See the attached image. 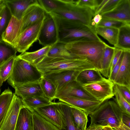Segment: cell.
<instances>
[{
	"label": "cell",
	"mask_w": 130,
	"mask_h": 130,
	"mask_svg": "<svg viewBox=\"0 0 130 130\" xmlns=\"http://www.w3.org/2000/svg\"><path fill=\"white\" fill-rule=\"evenodd\" d=\"M52 13L55 17L57 24L58 42L67 43L85 39L101 40L93 27L65 20Z\"/></svg>",
	"instance_id": "obj_1"
},
{
	"label": "cell",
	"mask_w": 130,
	"mask_h": 130,
	"mask_svg": "<svg viewBox=\"0 0 130 130\" xmlns=\"http://www.w3.org/2000/svg\"><path fill=\"white\" fill-rule=\"evenodd\" d=\"M107 45L102 40L85 39L66 43L65 46L73 55L87 59L100 72L102 59Z\"/></svg>",
	"instance_id": "obj_2"
},
{
	"label": "cell",
	"mask_w": 130,
	"mask_h": 130,
	"mask_svg": "<svg viewBox=\"0 0 130 130\" xmlns=\"http://www.w3.org/2000/svg\"><path fill=\"white\" fill-rule=\"evenodd\" d=\"M36 66L43 76L50 73L71 70L96 69L87 59H69L46 56Z\"/></svg>",
	"instance_id": "obj_3"
},
{
	"label": "cell",
	"mask_w": 130,
	"mask_h": 130,
	"mask_svg": "<svg viewBox=\"0 0 130 130\" xmlns=\"http://www.w3.org/2000/svg\"><path fill=\"white\" fill-rule=\"evenodd\" d=\"M59 1V7L52 13L65 20L91 26V21L94 16L93 11L87 8L77 6L76 1Z\"/></svg>",
	"instance_id": "obj_4"
},
{
	"label": "cell",
	"mask_w": 130,
	"mask_h": 130,
	"mask_svg": "<svg viewBox=\"0 0 130 130\" xmlns=\"http://www.w3.org/2000/svg\"><path fill=\"white\" fill-rule=\"evenodd\" d=\"M123 113L115 101L107 100L89 115L90 124L108 125L113 128H117L122 122Z\"/></svg>",
	"instance_id": "obj_5"
},
{
	"label": "cell",
	"mask_w": 130,
	"mask_h": 130,
	"mask_svg": "<svg viewBox=\"0 0 130 130\" xmlns=\"http://www.w3.org/2000/svg\"><path fill=\"white\" fill-rule=\"evenodd\" d=\"M43 74L35 65L17 56L11 74L8 79L9 84L14 88L17 85L39 82Z\"/></svg>",
	"instance_id": "obj_6"
},
{
	"label": "cell",
	"mask_w": 130,
	"mask_h": 130,
	"mask_svg": "<svg viewBox=\"0 0 130 130\" xmlns=\"http://www.w3.org/2000/svg\"><path fill=\"white\" fill-rule=\"evenodd\" d=\"M38 40L39 43L44 47L52 46L58 42L57 24L52 13L46 12Z\"/></svg>",
	"instance_id": "obj_7"
},
{
	"label": "cell",
	"mask_w": 130,
	"mask_h": 130,
	"mask_svg": "<svg viewBox=\"0 0 130 130\" xmlns=\"http://www.w3.org/2000/svg\"><path fill=\"white\" fill-rule=\"evenodd\" d=\"M114 84L108 79L83 85L84 88L98 101L104 103L115 96Z\"/></svg>",
	"instance_id": "obj_8"
},
{
	"label": "cell",
	"mask_w": 130,
	"mask_h": 130,
	"mask_svg": "<svg viewBox=\"0 0 130 130\" xmlns=\"http://www.w3.org/2000/svg\"><path fill=\"white\" fill-rule=\"evenodd\" d=\"M44 19L34 24L22 32L15 47L17 51L21 53L26 52L38 40Z\"/></svg>",
	"instance_id": "obj_9"
},
{
	"label": "cell",
	"mask_w": 130,
	"mask_h": 130,
	"mask_svg": "<svg viewBox=\"0 0 130 130\" xmlns=\"http://www.w3.org/2000/svg\"><path fill=\"white\" fill-rule=\"evenodd\" d=\"M68 96L81 98L93 101H99L85 90L82 85L76 80L67 83L58 89L55 99Z\"/></svg>",
	"instance_id": "obj_10"
},
{
	"label": "cell",
	"mask_w": 130,
	"mask_h": 130,
	"mask_svg": "<svg viewBox=\"0 0 130 130\" xmlns=\"http://www.w3.org/2000/svg\"><path fill=\"white\" fill-rule=\"evenodd\" d=\"M23 106L22 99L14 93L12 103L0 124V130H14L20 111Z\"/></svg>",
	"instance_id": "obj_11"
},
{
	"label": "cell",
	"mask_w": 130,
	"mask_h": 130,
	"mask_svg": "<svg viewBox=\"0 0 130 130\" xmlns=\"http://www.w3.org/2000/svg\"><path fill=\"white\" fill-rule=\"evenodd\" d=\"M22 27L21 20H19L12 16L8 26L0 36V40H2L15 48L22 32Z\"/></svg>",
	"instance_id": "obj_12"
},
{
	"label": "cell",
	"mask_w": 130,
	"mask_h": 130,
	"mask_svg": "<svg viewBox=\"0 0 130 130\" xmlns=\"http://www.w3.org/2000/svg\"><path fill=\"white\" fill-rule=\"evenodd\" d=\"M101 14L103 19L130 23V0H121L112 10Z\"/></svg>",
	"instance_id": "obj_13"
},
{
	"label": "cell",
	"mask_w": 130,
	"mask_h": 130,
	"mask_svg": "<svg viewBox=\"0 0 130 130\" xmlns=\"http://www.w3.org/2000/svg\"><path fill=\"white\" fill-rule=\"evenodd\" d=\"M34 110L59 129L61 128L62 120L57 102H52L49 104L36 108Z\"/></svg>",
	"instance_id": "obj_14"
},
{
	"label": "cell",
	"mask_w": 130,
	"mask_h": 130,
	"mask_svg": "<svg viewBox=\"0 0 130 130\" xmlns=\"http://www.w3.org/2000/svg\"><path fill=\"white\" fill-rule=\"evenodd\" d=\"M59 101L79 108L89 115L103 103L99 101H93L75 97H65L58 99Z\"/></svg>",
	"instance_id": "obj_15"
},
{
	"label": "cell",
	"mask_w": 130,
	"mask_h": 130,
	"mask_svg": "<svg viewBox=\"0 0 130 130\" xmlns=\"http://www.w3.org/2000/svg\"><path fill=\"white\" fill-rule=\"evenodd\" d=\"M45 14V10L38 3L30 5L22 16V31L34 24L44 19Z\"/></svg>",
	"instance_id": "obj_16"
},
{
	"label": "cell",
	"mask_w": 130,
	"mask_h": 130,
	"mask_svg": "<svg viewBox=\"0 0 130 130\" xmlns=\"http://www.w3.org/2000/svg\"><path fill=\"white\" fill-rule=\"evenodd\" d=\"M113 83L130 89V51L124 50L121 64Z\"/></svg>",
	"instance_id": "obj_17"
},
{
	"label": "cell",
	"mask_w": 130,
	"mask_h": 130,
	"mask_svg": "<svg viewBox=\"0 0 130 130\" xmlns=\"http://www.w3.org/2000/svg\"><path fill=\"white\" fill-rule=\"evenodd\" d=\"M80 72L76 71H69L51 73L44 75L43 77L53 83L57 90L67 83L76 80Z\"/></svg>",
	"instance_id": "obj_18"
},
{
	"label": "cell",
	"mask_w": 130,
	"mask_h": 130,
	"mask_svg": "<svg viewBox=\"0 0 130 130\" xmlns=\"http://www.w3.org/2000/svg\"><path fill=\"white\" fill-rule=\"evenodd\" d=\"M15 93L22 99L33 96H43L44 94L39 82L28 83L16 86Z\"/></svg>",
	"instance_id": "obj_19"
},
{
	"label": "cell",
	"mask_w": 130,
	"mask_h": 130,
	"mask_svg": "<svg viewBox=\"0 0 130 130\" xmlns=\"http://www.w3.org/2000/svg\"><path fill=\"white\" fill-rule=\"evenodd\" d=\"M5 0L12 15L19 20H21L23 13L30 5L38 3L36 0Z\"/></svg>",
	"instance_id": "obj_20"
},
{
	"label": "cell",
	"mask_w": 130,
	"mask_h": 130,
	"mask_svg": "<svg viewBox=\"0 0 130 130\" xmlns=\"http://www.w3.org/2000/svg\"><path fill=\"white\" fill-rule=\"evenodd\" d=\"M57 102L62 120V126L59 130H78L73 119L71 106L61 102Z\"/></svg>",
	"instance_id": "obj_21"
},
{
	"label": "cell",
	"mask_w": 130,
	"mask_h": 130,
	"mask_svg": "<svg viewBox=\"0 0 130 130\" xmlns=\"http://www.w3.org/2000/svg\"><path fill=\"white\" fill-rule=\"evenodd\" d=\"M14 130H33L32 112L23 105L20 111Z\"/></svg>",
	"instance_id": "obj_22"
},
{
	"label": "cell",
	"mask_w": 130,
	"mask_h": 130,
	"mask_svg": "<svg viewBox=\"0 0 130 130\" xmlns=\"http://www.w3.org/2000/svg\"><path fill=\"white\" fill-rule=\"evenodd\" d=\"M104 78L96 69H89L80 72L76 80L83 85L101 81Z\"/></svg>",
	"instance_id": "obj_23"
},
{
	"label": "cell",
	"mask_w": 130,
	"mask_h": 130,
	"mask_svg": "<svg viewBox=\"0 0 130 130\" xmlns=\"http://www.w3.org/2000/svg\"><path fill=\"white\" fill-rule=\"evenodd\" d=\"M52 46H44L32 52H25L18 56L34 65H36L46 56Z\"/></svg>",
	"instance_id": "obj_24"
},
{
	"label": "cell",
	"mask_w": 130,
	"mask_h": 130,
	"mask_svg": "<svg viewBox=\"0 0 130 130\" xmlns=\"http://www.w3.org/2000/svg\"><path fill=\"white\" fill-rule=\"evenodd\" d=\"M66 43L58 42L52 46L47 55V56L69 59H86L71 53L65 46Z\"/></svg>",
	"instance_id": "obj_25"
},
{
	"label": "cell",
	"mask_w": 130,
	"mask_h": 130,
	"mask_svg": "<svg viewBox=\"0 0 130 130\" xmlns=\"http://www.w3.org/2000/svg\"><path fill=\"white\" fill-rule=\"evenodd\" d=\"M114 47L130 51V23H126L119 29L117 43Z\"/></svg>",
	"instance_id": "obj_26"
},
{
	"label": "cell",
	"mask_w": 130,
	"mask_h": 130,
	"mask_svg": "<svg viewBox=\"0 0 130 130\" xmlns=\"http://www.w3.org/2000/svg\"><path fill=\"white\" fill-rule=\"evenodd\" d=\"M115 47L107 44L106 46L101 61V73L108 78L109 75V71L112 58L115 52Z\"/></svg>",
	"instance_id": "obj_27"
},
{
	"label": "cell",
	"mask_w": 130,
	"mask_h": 130,
	"mask_svg": "<svg viewBox=\"0 0 130 130\" xmlns=\"http://www.w3.org/2000/svg\"><path fill=\"white\" fill-rule=\"evenodd\" d=\"M14 98L13 93L9 87L6 89L0 95V124L9 108Z\"/></svg>",
	"instance_id": "obj_28"
},
{
	"label": "cell",
	"mask_w": 130,
	"mask_h": 130,
	"mask_svg": "<svg viewBox=\"0 0 130 130\" xmlns=\"http://www.w3.org/2000/svg\"><path fill=\"white\" fill-rule=\"evenodd\" d=\"M23 105L32 111L36 108L46 106L51 103L47 98L43 96H33L22 99Z\"/></svg>",
	"instance_id": "obj_29"
},
{
	"label": "cell",
	"mask_w": 130,
	"mask_h": 130,
	"mask_svg": "<svg viewBox=\"0 0 130 130\" xmlns=\"http://www.w3.org/2000/svg\"><path fill=\"white\" fill-rule=\"evenodd\" d=\"M95 29L97 34L102 37L114 47L116 46L118 40L119 29L98 26L95 28Z\"/></svg>",
	"instance_id": "obj_30"
},
{
	"label": "cell",
	"mask_w": 130,
	"mask_h": 130,
	"mask_svg": "<svg viewBox=\"0 0 130 130\" xmlns=\"http://www.w3.org/2000/svg\"><path fill=\"white\" fill-rule=\"evenodd\" d=\"M71 107L73 119L77 128L78 130H86L88 115L79 108L71 106Z\"/></svg>",
	"instance_id": "obj_31"
},
{
	"label": "cell",
	"mask_w": 130,
	"mask_h": 130,
	"mask_svg": "<svg viewBox=\"0 0 130 130\" xmlns=\"http://www.w3.org/2000/svg\"><path fill=\"white\" fill-rule=\"evenodd\" d=\"M32 113L33 130H59L57 127L41 117L34 110Z\"/></svg>",
	"instance_id": "obj_32"
},
{
	"label": "cell",
	"mask_w": 130,
	"mask_h": 130,
	"mask_svg": "<svg viewBox=\"0 0 130 130\" xmlns=\"http://www.w3.org/2000/svg\"><path fill=\"white\" fill-rule=\"evenodd\" d=\"M5 0H0V36L8 26L12 17Z\"/></svg>",
	"instance_id": "obj_33"
},
{
	"label": "cell",
	"mask_w": 130,
	"mask_h": 130,
	"mask_svg": "<svg viewBox=\"0 0 130 130\" xmlns=\"http://www.w3.org/2000/svg\"><path fill=\"white\" fill-rule=\"evenodd\" d=\"M15 48L2 40H0V65L13 56H16Z\"/></svg>",
	"instance_id": "obj_34"
},
{
	"label": "cell",
	"mask_w": 130,
	"mask_h": 130,
	"mask_svg": "<svg viewBox=\"0 0 130 130\" xmlns=\"http://www.w3.org/2000/svg\"><path fill=\"white\" fill-rule=\"evenodd\" d=\"M39 83L44 96L51 101L55 99L57 89L54 84L43 77L40 80Z\"/></svg>",
	"instance_id": "obj_35"
},
{
	"label": "cell",
	"mask_w": 130,
	"mask_h": 130,
	"mask_svg": "<svg viewBox=\"0 0 130 130\" xmlns=\"http://www.w3.org/2000/svg\"><path fill=\"white\" fill-rule=\"evenodd\" d=\"M17 56L12 57L0 65V87L3 82L7 80L10 76Z\"/></svg>",
	"instance_id": "obj_36"
},
{
	"label": "cell",
	"mask_w": 130,
	"mask_h": 130,
	"mask_svg": "<svg viewBox=\"0 0 130 130\" xmlns=\"http://www.w3.org/2000/svg\"><path fill=\"white\" fill-rule=\"evenodd\" d=\"M113 91L115 96L114 101L123 113L130 116V104L123 97L115 84Z\"/></svg>",
	"instance_id": "obj_37"
},
{
	"label": "cell",
	"mask_w": 130,
	"mask_h": 130,
	"mask_svg": "<svg viewBox=\"0 0 130 130\" xmlns=\"http://www.w3.org/2000/svg\"><path fill=\"white\" fill-rule=\"evenodd\" d=\"M39 4L44 9L46 13L53 12L59 7V0H39Z\"/></svg>",
	"instance_id": "obj_38"
},
{
	"label": "cell",
	"mask_w": 130,
	"mask_h": 130,
	"mask_svg": "<svg viewBox=\"0 0 130 130\" xmlns=\"http://www.w3.org/2000/svg\"><path fill=\"white\" fill-rule=\"evenodd\" d=\"M101 1L98 0H78L76 1L77 6L88 8L94 12Z\"/></svg>",
	"instance_id": "obj_39"
},
{
	"label": "cell",
	"mask_w": 130,
	"mask_h": 130,
	"mask_svg": "<svg viewBox=\"0 0 130 130\" xmlns=\"http://www.w3.org/2000/svg\"><path fill=\"white\" fill-rule=\"evenodd\" d=\"M125 24L114 20L102 18L98 26L112 27L119 29Z\"/></svg>",
	"instance_id": "obj_40"
},
{
	"label": "cell",
	"mask_w": 130,
	"mask_h": 130,
	"mask_svg": "<svg viewBox=\"0 0 130 130\" xmlns=\"http://www.w3.org/2000/svg\"><path fill=\"white\" fill-rule=\"evenodd\" d=\"M121 0H107L98 14H102L110 11L114 9Z\"/></svg>",
	"instance_id": "obj_41"
},
{
	"label": "cell",
	"mask_w": 130,
	"mask_h": 130,
	"mask_svg": "<svg viewBox=\"0 0 130 130\" xmlns=\"http://www.w3.org/2000/svg\"><path fill=\"white\" fill-rule=\"evenodd\" d=\"M115 84L123 97L130 104V89L126 86Z\"/></svg>",
	"instance_id": "obj_42"
},
{
	"label": "cell",
	"mask_w": 130,
	"mask_h": 130,
	"mask_svg": "<svg viewBox=\"0 0 130 130\" xmlns=\"http://www.w3.org/2000/svg\"><path fill=\"white\" fill-rule=\"evenodd\" d=\"M124 54V50L118 62L115 66L111 73L108 79L113 83L117 76L122 60Z\"/></svg>",
	"instance_id": "obj_43"
},
{
	"label": "cell",
	"mask_w": 130,
	"mask_h": 130,
	"mask_svg": "<svg viewBox=\"0 0 130 130\" xmlns=\"http://www.w3.org/2000/svg\"><path fill=\"white\" fill-rule=\"evenodd\" d=\"M123 51L122 50L116 48L110 67L109 76L113 68L119 60Z\"/></svg>",
	"instance_id": "obj_44"
},
{
	"label": "cell",
	"mask_w": 130,
	"mask_h": 130,
	"mask_svg": "<svg viewBox=\"0 0 130 130\" xmlns=\"http://www.w3.org/2000/svg\"><path fill=\"white\" fill-rule=\"evenodd\" d=\"M102 19V15L98 14L94 16L91 23V26L94 28L98 26Z\"/></svg>",
	"instance_id": "obj_45"
},
{
	"label": "cell",
	"mask_w": 130,
	"mask_h": 130,
	"mask_svg": "<svg viewBox=\"0 0 130 130\" xmlns=\"http://www.w3.org/2000/svg\"><path fill=\"white\" fill-rule=\"evenodd\" d=\"M122 122L126 126L130 129V116L123 113Z\"/></svg>",
	"instance_id": "obj_46"
},
{
	"label": "cell",
	"mask_w": 130,
	"mask_h": 130,
	"mask_svg": "<svg viewBox=\"0 0 130 130\" xmlns=\"http://www.w3.org/2000/svg\"><path fill=\"white\" fill-rule=\"evenodd\" d=\"M105 126L96 124H90L86 130H102Z\"/></svg>",
	"instance_id": "obj_47"
},
{
	"label": "cell",
	"mask_w": 130,
	"mask_h": 130,
	"mask_svg": "<svg viewBox=\"0 0 130 130\" xmlns=\"http://www.w3.org/2000/svg\"><path fill=\"white\" fill-rule=\"evenodd\" d=\"M115 129L116 130H130V129L125 125L122 122L119 127Z\"/></svg>",
	"instance_id": "obj_48"
},
{
	"label": "cell",
	"mask_w": 130,
	"mask_h": 130,
	"mask_svg": "<svg viewBox=\"0 0 130 130\" xmlns=\"http://www.w3.org/2000/svg\"><path fill=\"white\" fill-rule=\"evenodd\" d=\"M103 130H114L113 128L108 125L105 126Z\"/></svg>",
	"instance_id": "obj_49"
},
{
	"label": "cell",
	"mask_w": 130,
	"mask_h": 130,
	"mask_svg": "<svg viewBox=\"0 0 130 130\" xmlns=\"http://www.w3.org/2000/svg\"><path fill=\"white\" fill-rule=\"evenodd\" d=\"M114 130H116V129H115V128H113Z\"/></svg>",
	"instance_id": "obj_50"
},
{
	"label": "cell",
	"mask_w": 130,
	"mask_h": 130,
	"mask_svg": "<svg viewBox=\"0 0 130 130\" xmlns=\"http://www.w3.org/2000/svg\"></svg>",
	"instance_id": "obj_51"
},
{
	"label": "cell",
	"mask_w": 130,
	"mask_h": 130,
	"mask_svg": "<svg viewBox=\"0 0 130 130\" xmlns=\"http://www.w3.org/2000/svg\"></svg>",
	"instance_id": "obj_52"
}]
</instances>
